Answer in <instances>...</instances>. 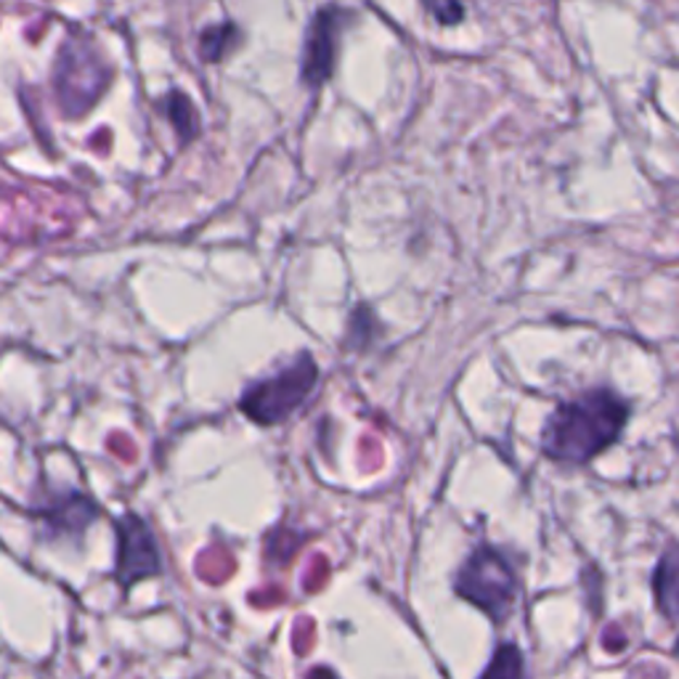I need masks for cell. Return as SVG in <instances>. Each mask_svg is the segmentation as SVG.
Listing matches in <instances>:
<instances>
[{"instance_id":"5","label":"cell","mask_w":679,"mask_h":679,"mask_svg":"<svg viewBox=\"0 0 679 679\" xmlns=\"http://www.w3.org/2000/svg\"><path fill=\"white\" fill-rule=\"evenodd\" d=\"M117 531V558L115 581L123 592L133 589L139 581L154 579L163 574V555H159L157 536L152 526L136 512H125L115 523Z\"/></svg>"},{"instance_id":"1","label":"cell","mask_w":679,"mask_h":679,"mask_svg":"<svg viewBox=\"0 0 679 679\" xmlns=\"http://www.w3.org/2000/svg\"><path fill=\"white\" fill-rule=\"evenodd\" d=\"M629 420V403L611 388L584 390L558 403L541 427V451L547 460L587 464L613 446Z\"/></svg>"},{"instance_id":"9","label":"cell","mask_w":679,"mask_h":679,"mask_svg":"<svg viewBox=\"0 0 679 679\" xmlns=\"http://www.w3.org/2000/svg\"><path fill=\"white\" fill-rule=\"evenodd\" d=\"M242 46V29L234 22H220V25H210L200 33L196 40V53L205 64H218L226 56H231Z\"/></svg>"},{"instance_id":"4","label":"cell","mask_w":679,"mask_h":679,"mask_svg":"<svg viewBox=\"0 0 679 679\" xmlns=\"http://www.w3.org/2000/svg\"><path fill=\"white\" fill-rule=\"evenodd\" d=\"M56 97L69 120L91 110L110 86V73L88 38H73L62 46L56 62Z\"/></svg>"},{"instance_id":"6","label":"cell","mask_w":679,"mask_h":679,"mask_svg":"<svg viewBox=\"0 0 679 679\" xmlns=\"http://www.w3.org/2000/svg\"><path fill=\"white\" fill-rule=\"evenodd\" d=\"M345 9L337 5H324L313 14L311 25H308L306 43H303V64L300 77L308 88L319 91L332 73H335L337 59V43L340 33H343Z\"/></svg>"},{"instance_id":"11","label":"cell","mask_w":679,"mask_h":679,"mask_svg":"<svg viewBox=\"0 0 679 679\" xmlns=\"http://www.w3.org/2000/svg\"><path fill=\"white\" fill-rule=\"evenodd\" d=\"M478 679H526V661L515 642H502Z\"/></svg>"},{"instance_id":"3","label":"cell","mask_w":679,"mask_h":679,"mask_svg":"<svg viewBox=\"0 0 679 679\" xmlns=\"http://www.w3.org/2000/svg\"><path fill=\"white\" fill-rule=\"evenodd\" d=\"M454 592L484 611L497 627L504 624L515 611L517 600V576L510 558L491 545L475 547L457 571Z\"/></svg>"},{"instance_id":"2","label":"cell","mask_w":679,"mask_h":679,"mask_svg":"<svg viewBox=\"0 0 679 679\" xmlns=\"http://www.w3.org/2000/svg\"><path fill=\"white\" fill-rule=\"evenodd\" d=\"M316 380H319V367H316L313 356L303 350L277 372L244 388L240 398L242 414L260 427L279 425L308 401L316 388Z\"/></svg>"},{"instance_id":"12","label":"cell","mask_w":679,"mask_h":679,"mask_svg":"<svg viewBox=\"0 0 679 679\" xmlns=\"http://www.w3.org/2000/svg\"><path fill=\"white\" fill-rule=\"evenodd\" d=\"M422 5L440 27H454L464 20L462 0H422Z\"/></svg>"},{"instance_id":"7","label":"cell","mask_w":679,"mask_h":679,"mask_svg":"<svg viewBox=\"0 0 679 679\" xmlns=\"http://www.w3.org/2000/svg\"><path fill=\"white\" fill-rule=\"evenodd\" d=\"M27 515L40 523L46 536H80L91 523L99 521L101 508L88 494L69 488V491L56 494V497H49L29 508Z\"/></svg>"},{"instance_id":"13","label":"cell","mask_w":679,"mask_h":679,"mask_svg":"<svg viewBox=\"0 0 679 679\" xmlns=\"http://www.w3.org/2000/svg\"><path fill=\"white\" fill-rule=\"evenodd\" d=\"M308 679H337V677L332 675L330 669H313L311 675H308Z\"/></svg>"},{"instance_id":"8","label":"cell","mask_w":679,"mask_h":679,"mask_svg":"<svg viewBox=\"0 0 679 679\" xmlns=\"http://www.w3.org/2000/svg\"><path fill=\"white\" fill-rule=\"evenodd\" d=\"M655 600L664 616L679 627V547H669L655 571Z\"/></svg>"},{"instance_id":"10","label":"cell","mask_w":679,"mask_h":679,"mask_svg":"<svg viewBox=\"0 0 679 679\" xmlns=\"http://www.w3.org/2000/svg\"><path fill=\"white\" fill-rule=\"evenodd\" d=\"M165 112H168V120L176 128L181 144H189V141H194L200 136V112H196V106L181 91H172L165 97Z\"/></svg>"}]
</instances>
